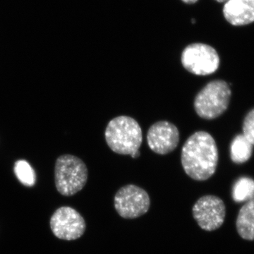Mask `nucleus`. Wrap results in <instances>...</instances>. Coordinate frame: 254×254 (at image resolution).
Segmentation results:
<instances>
[{
	"instance_id": "9d476101",
	"label": "nucleus",
	"mask_w": 254,
	"mask_h": 254,
	"mask_svg": "<svg viewBox=\"0 0 254 254\" xmlns=\"http://www.w3.org/2000/svg\"><path fill=\"white\" fill-rule=\"evenodd\" d=\"M223 14L233 26H245L253 23L254 0H229L224 6Z\"/></svg>"
},
{
	"instance_id": "1a4fd4ad",
	"label": "nucleus",
	"mask_w": 254,
	"mask_h": 254,
	"mask_svg": "<svg viewBox=\"0 0 254 254\" xmlns=\"http://www.w3.org/2000/svg\"><path fill=\"white\" fill-rule=\"evenodd\" d=\"M147 142L150 149L157 154H169L176 149L180 143V131L170 122H158L148 129Z\"/></svg>"
},
{
	"instance_id": "dca6fc26",
	"label": "nucleus",
	"mask_w": 254,
	"mask_h": 254,
	"mask_svg": "<svg viewBox=\"0 0 254 254\" xmlns=\"http://www.w3.org/2000/svg\"><path fill=\"white\" fill-rule=\"evenodd\" d=\"M183 2L186 3V4H192L198 1V0H182Z\"/></svg>"
},
{
	"instance_id": "2eb2a0df",
	"label": "nucleus",
	"mask_w": 254,
	"mask_h": 254,
	"mask_svg": "<svg viewBox=\"0 0 254 254\" xmlns=\"http://www.w3.org/2000/svg\"><path fill=\"white\" fill-rule=\"evenodd\" d=\"M243 135L254 146V108L246 115L243 122Z\"/></svg>"
},
{
	"instance_id": "0eeeda50",
	"label": "nucleus",
	"mask_w": 254,
	"mask_h": 254,
	"mask_svg": "<svg viewBox=\"0 0 254 254\" xmlns=\"http://www.w3.org/2000/svg\"><path fill=\"white\" fill-rule=\"evenodd\" d=\"M50 228L60 240L73 241L83 236L86 231L84 219L77 210L71 207L57 209L50 219Z\"/></svg>"
},
{
	"instance_id": "a211bd4d",
	"label": "nucleus",
	"mask_w": 254,
	"mask_h": 254,
	"mask_svg": "<svg viewBox=\"0 0 254 254\" xmlns=\"http://www.w3.org/2000/svg\"><path fill=\"white\" fill-rule=\"evenodd\" d=\"M191 22H192V23H195V19H193H193L191 20Z\"/></svg>"
},
{
	"instance_id": "f8f14e48",
	"label": "nucleus",
	"mask_w": 254,
	"mask_h": 254,
	"mask_svg": "<svg viewBox=\"0 0 254 254\" xmlns=\"http://www.w3.org/2000/svg\"><path fill=\"white\" fill-rule=\"evenodd\" d=\"M254 145L243 134L234 138L230 147V155L232 162L237 164L248 161L253 154Z\"/></svg>"
},
{
	"instance_id": "f03ea898",
	"label": "nucleus",
	"mask_w": 254,
	"mask_h": 254,
	"mask_svg": "<svg viewBox=\"0 0 254 254\" xmlns=\"http://www.w3.org/2000/svg\"><path fill=\"white\" fill-rule=\"evenodd\" d=\"M105 140L110 149L120 155L140 156L139 148L143 141L142 130L134 119L119 116L108 123L105 132Z\"/></svg>"
},
{
	"instance_id": "4468645a",
	"label": "nucleus",
	"mask_w": 254,
	"mask_h": 254,
	"mask_svg": "<svg viewBox=\"0 0 254 254\" xmlns=\"http://www.w3.org/2000/svg\"><path fill=\"white\" fill-rule=\"evenodd\" d=\"M14 173L19 182L25 186L33 187L36 183L34 170L26 160H18L15 163Z\"/></svg>"
},
{
	"instance_id": "ddd939ff",
	"label": "nucleus",
	"mask_w": 254,
	"mask_h": 254,
	"mask_svg": "<svg viewBox=\"0 0 254 254\" xmlns=\"http://www.w3.org/2000/svg\"><path fill=\"white\" fill-rule=\"evenodd\" d=\"M232 197L237 203L247 202L254 198V180L249 177H242L235 184Z\"/></svg>"
},
{
	"instance_id": "39448f33",
	"label": "nucleus",
	"mask_w": 254,
	"mask_h": 254,
	"mask_svg": "<svg viewBox=\"0 0 254 254\" xmlns=\"http://www.w3.org/2000/svg\"><path fill=\"white\" fill-rule=\"evenodd\" d=\"M182 65L189 72L198 76L212 74L220 66V57L213 47L193 43L182 52Z\"/></svg>"
},
{
	"instance_id": "7ed1b4c3",
	"label": "nucleus",
	"mask_w": 254,
	"mask_h": 254,
	"mask_svg": "<svg viewBox=\"0 0 254 254\" xmlns=\"http://www.w3.org/2000/svg\"><path fill=\"white\" fill-rule=\"evenodd\" d=\"M86 164L78 157L63 155L57 160L55 180L57 190L64 196H72L83 190L88 180Z\"/></svg>"
},
{
	"instance_id": "6e6552de",
	"label": "nucleus",
	"mask_w": 254,
	"mask_h": 254,
	"mask_svg": "<svg viewBox=\"0 0 254 254\" xmlns=\"http://www.w3.org/2000/svg\"><path fill=\"white\" fill-rule=\"evenodd\" d=\"M193 218L200 228L208 232L215 231L223 225L226 208L221 198L213 195L202 196L192 208Z\"/></svg>"
},
{
	"instance_id": "f3484780",
	"label": "nucleus",
	"mask_w": 254,
	"mask_h": 254,
	"mask_svg": "<svg viewBox=\"0 0 254 254\" xmlns=\"http://www.w3.org/2000/svg\"><path fill=\"white\" fill-rule=\"evenodd\" d=\"M215 1H218V2H227L229 0H215Z\"/></svg>"
},
{
	"instance_id": "f257e3e1",
	"label": "nucleus",
	"mask_w": 254,
	"mask_h": 254,
	"mask_svg": "<svg viewBox=\"0 0 254 254\" xmlns=\"http://www.w3.org/2000/svg\"><path fill=\"white\" fill-rule=\"evenodd\" d=\"M218 160L216 142L208 132H195L182 147V167L185 173L195 181H205L213 176Z\"/></svg>"
},
{
	"instance_id": "20e7f679",
	"label": "nucleus",
	"mask_w": 254,
	"mask_h": 254,
	"mask_svg": "<svg viewBox=\"0 0 254 254\" xmlns=\"http://www.w3.org/2000/svg\"><path fill=\"white\" fill-rule=\"evenodd\" d=\"M231 96V89L226 81L220 79L210 81L195 96L193 103L195 113L204 120L218 118L228 108Z\"/></svg>"
},
{
	"instance_id": "9b49d317",
	"label": "nucleus",
	"mask_w": 254,
	"mask_h": 254,
	"mask_svg": "<svg viewBox=\"0 0 254 254\" xmlns=\"http://www.w3.org/2000/svg\"><path fill=\"white\" fill-rule=\"evenodd\" d=\"M239 235L243 240L254 241V198L240 209L236 221Z\"/></svg>"
},
{
	"instance_id": "423d86ee",
	"label": "nucleus",
	"mask_w": 254,
	"mask_h": 254,
	"mask_svg": "<svg viewBox=\"0 0 254 254\" xmlns=\"http://www.w3.org/2000/svg\"><path fill=\"white\" fill-rule=\"evenodd\" d=\"M114 204L122 218L135 219L149 210L150 199L146 190L133 185L122 187L115 194Z\"/></svg>"
}]
</instances>
